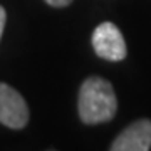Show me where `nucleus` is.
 Listing matches in <instances>:
<instances>
[{
	"label": "nucleus",
	"mask_w": 151,
	"mask_h": 151,
	"mask_svg": "<svg viewBox=\"0 0 151 151\" xmlns=\"http://www.w3.org/2000/svg\"><path fill=\"white\" fill-rule=\"evenodd\" d=\"M77 111L84 124L111 121L118 111V99L113 84L103 77H87L79 89Z\"/></svg>",
	"instance_id": "1"
},
{
	"label": "nucleus",
	"mask_w": 151,
	"mask_h": 151,
	"mask_svg": "<svg viewBox=\"0 0 151 151\" xmlns=\"http://www.w3.org/2000/svg\"><path fill=\"white\" fill-rule=\"evenodd\" d=\"M151 148V121L139 119L113 141V151H148Z\"/></svg>",
	"instance_id": "4"
},
{
	"label": "nucleus",
	"mask_w": 151,
	"mask_h": 151,
	"mask_svg": "<svg viewBox=\"0 0 151 151\" xmlns=\"http://www.w3.org/2000/svg\"><path fill=\"white\" fill-rule=\"evenodd\" d=\"M0 123L10 129H22L29 123L25 99L5 82H0Z\"/></svg>",
	"instance_id": "3"
},
{
	"label": "nucleus",
	"mask_w": 151,
	"mask_h": 151,
	"mask_svg": "<svg viewBox=\"0 0 151 151\" xmlns=\"http://www.w3.org/2000/svg\"><path fill=\"white\" fill-rule=\"evenodd\" d=\"M92 47L101 59L118 62L126 57V42L121 30L113 22H103L92 34Z\"/></svg>",
	"instance_id": "2"
},
{
	"label": "nucleus",
	"mask_w": 151,
	"mask_h": 151,
	"mask_svg": "<svg viewBox=\"0 0 151 151\" xmlns=\"http://www.w3.org/2000/svg\"><path fill=\"white\" fill-rule=\"evenodd\" d=\"M5 20H7V14L5 9L0 5V39H2V34H4V29H5Z\"/></svg>",
	"instance_id": "6"
},
{
	"label": "nucleus",
	"mask_w": 151,
	"mask_h": 151,
	"mask_svg": "<svg viewBox=\"0 0 151 151\" xmlns=\"http://www.w3.org/2000/svg\"><path fill=\"white\" fill-rule=\"evenodd\" d=\"M45 4H49L50 7H67L72 0H44Z\"/></svg>",
	"instance_id": "5"
}]
</instances>
